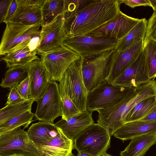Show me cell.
<instances>
[{
    "mask_svg": "<svg viewBox=\"0 0 156 156\" xmlns=\"http://www.w3.org/2000/svg\"><path fill=\"white\" fill-rule=\"evenodd\" d=\"M119 0H89L73 13H65L69 37L86 35L115 18L120 12Z\"/></svg>",
    "mask_w": 156,
    "mask_h": 156,
    "instance_id": "cell-1",
    "label": "cell"
},
{
    "mask_svg": "<svg viewBox=\"0 0 156 156\" xmlns=\"http://www.w3.org/2000/svg\"><path fill=\"white\" fill-rule=\"evenodd\" d=\"M119 54L115 48L83 59V78L88 91L107 80Z\"/></svg>",
    "mask_w": 156,
    "mask_h": 156,
    "instance_id": "cell-2",
    "label": "cell"
},
{
    "mask_svg": "<svg viewBox=\"0 0 156 156\" xmlns=\"http://www.w3.org/2000/svg\"><path fill=\"white\" fill-rule=\"evenodd\" d=\"M5 24L0 45L1 55L28 45H37L39 42L41 25L12 22Z\"/></svg>",
    "mask_w": 156,
    "mask_h": 156,
    "instance_id": "cell-3",
    "label": "cell"
},
{
    "mask_svg": "<svg viewBox=\"0 0 156 156\" xmlns=\"http://www.w3.org/2000/svg\"><path fill=\"white\" fill-rule=\"evenodd\" d=\"M83 61L81 58L74 62L65 72L58 85L61 97H68L81 111L87 110L89 92L83 78Z\"/></svg>",
    "mask_w": 156,
    "mask_h": 156,
    "instance_id": "cell-4",
    "label": "cell"
},
{
    "mask_svg": "<svg viewBox=\"0 0 156 156\" xmlns=\"http://www.w3.org/2000/svg\"><path fill=\"white\" fill-rule=\"evenodd\" d=\"M142 99L138 92L132 88L122 99L114 106L97 111V123L105 129L112 136L125 124V119L129 112Z\"/></svg>",
    "mask_w": 156,
    "mask_h": 156,
    "instance_id": "cell-5",
    "label": "cell"
},
{
    "mask_svg": "<svg viewBox=\"0 0 156 156\" xmlns=\"http://www.w3.org/2000/svg\"><path fill=\"white\" fill-rule=\"evenodd\" d=\"M111 137L105 129L94 123L73 141V149L92 156H102L111 147Z\"/></svg>",
    "mask_w": 156,
    "mask_h": 156,
    "instance_id": "cell-6",
    "label": "cell"
},
{
    "mask_svg": "<svg viewBox=\"0 0 156 156\" xmlns=\"http://www.w3.org/2000/svg\"><path fill=\"white\" fill-rule=\"evenodd\" d=\"M132 88L117 86L107 80L89 91L87 110L92 112L110 108L122 99Z\"/></svg>",
    "mask_w": 156,
    "mask_h": 156,
    "instance_id": "cell-7",
    "label": "cell"
},
{
    "mask_svg": "<svg viewBox=\"0 0 156 156\" xmlns=\"http://www.w3.org/2000/svg\"><path fill=\"white\" fill-rule=\"evenodd\" d=\"M42 156L27 132L20 128L0 135V156Z\"/></svg>",
    "mask_w": 156,
    "mask_h": 156,
    "instance_id": "cell-8",
    "label": "cell"
},
{
    "mask_svg": "<svg viewBox=\"0 0 156 156\" xmlns=\"http://www.w3.org/2000/svg\"><path fill=\"white\" fill-rule=\"evenodd\" d=\"M40 56L49 75L51 81L59 82L70 65L81 58L76 53L63 44Z\"/></svg>",
    "mask_w": 156,
    "mask_h": 156,
    "instance_id": "cell-9",
    "label": "cell"
},
{
    "mask_svg": "<svg viewBox=\"0 0 156 156\" xmlns=\"http://www.w3.org/2000/svg\"><path fill=\"white\" fill-rule=\"evenodd\" d=\"M120 40L86 35L69 37L63 44L76 53L83 59L116 48Z\"/></svg>",
    "mask_w": 156,
    "mask_h": 156,
    "instance_id": "cell-10",
    "label": "cell"
},
{
    "mask_svg": "<svg viewBox=\"0 0 156 156\" xmlns=\"http://www.w3.org/2000/svg\"><path fill=\"white\" fill-rule=\"evenodd\" d=\"M58 84L50 81L43 95L37 101L35 117L40 121L54 124L55 119L62 116L61 97Z\"/></svg>",
    "mask_w": 156,
    "mask_h": 156,
    "instance_id": "cell-11",
    "label": "cell"
},
{
    "mask_svg": "<svg viewBox=\"0 0 156 156\" xmlns=\"http://www.w3.org/2000/svg\"><path fill=\"white\" fill-rule=\"evenodd\" d=\"M140 20L129 16L120 11L115 18L85 35L95 38H112L121 40Z\"/></svg>",
    "mask_w": 156,
    "mask_h": 156,
    "instance_id": "cell-12",
    "label": "cell"
},
{
    "mask_svg": "<svg viewBox=\"0 0 156 156\" xmlns=\"http://www.w3.org/2000/svg\"><path fill=\"white\" fill-rule=\"evenodd\" d=\"M65 13L51 23L41 26L37 49L38 54L40 55L61 45L69 37L65 26Z\"/></svg>",
    "mask_w": 156,
    "mask_h": 156,
    "instance_id": "cell-13",
    "label": "cell"
},
{
    "mask_svg": "<svg viewBox=\"0 0 156 156\" xmlns=\"http://www.w3.org/2000/svg\"><path fill=\"white\" fill-rule=\"evenodd\" d=\"M151 80L143 49L136 60L112 83L122 87L137 88Z\"/></svg>",
    "mask_w": 156,
    "mask_h": 156,
    "instance_id": "cell-14",
    "label": "cell"
},
{
    "mask_svg": "<svg viewBox=\"0 0 156 156\" xmlns=\"http://www.w3.org/2000/svg\"><path fill=\"white\" fill-rule=\"evenodd\" d=\"M31 87L30 99L37 101L43 96L51 81L49 75L41 59L26 66Z\"/></svg>",
    "mask_w": 156,
    "mask_h": 156,
    "instance_id": "cell-15",
    "label": "cell"
},
{
    "mask_svg": "<svg viewBox=\"0 0 156 156\" xmlns=\"http://www.w3.org/2000/svg\"><path fill=\"white\" fill-rule=\"evenodd\" d=\"M94 123L92 112L86 110L66 120L62 119L55 124L67 137L73 141L86 128Z\"/></svg>",
    "mask_w": 156,
    "mask_h": 156,
    "instance_id": "cell-16",
    "label": "cell"
},
{
    "mask_svg": "<svg viewBox=\"0 0 156 156\" xmlns=\"http://www.w3.org/2000/svg\"><path fill=\"white\" fill-rule=\"evenodd\" d=\"M73 141L59 129L57 135L37 146L42 156H68L73 149Z\"/></svg>",
    "mask_w": 156,
    "mask_h": 156,
    "instance_id": "cell-17",
    "label": "cell"
},
{
    "mask_svg": "<svg viewBox=\"0 0 156 156\" xmlns=\"http://www.w3.org/2000/svg\"><path fill=\"white\" fill-rule=\"evenodd\" d=\"M154 133H156V121L138 120L124 124L113 135L124 141Z\"/></svg>",
    "mask_w": 156,
    "mask_h": 156,
    "instance_id": "cell-18",
    "label": "cell"
},
{
    "mask_svg": "<svg viewBox=\"0 0 156 156\" xmlns=\"http://www.w3.org/2000/svg\"><path fill=\"white\" fill-rule=\"evenodd\" d=\"M142 40L119 54L107 80L112 83L137 58L143 49Z\"/></svg>",
    "mask_w": 156,
    "mask_h": 156,
    "instance_id": "cell-19",
    "label": "cell"
},
{
    "mask_svg": "<svg viewBox=\"0 0 156 156\" xmlns=\"http://www.w3.org/2000/svg\"><path fill=\"white\" fill-rule=\"evenodd\" d=\"M37 46L30 45L9 53L1 58L7 68L16 66H26L32 61L40 58L37 55Z\"/></svg>",
    "mask_w": 156,
    "mask_h": 156,
    "instance_id": "cell-20",
    "label": "cell"
},
{
    "mask_svg": "<svg viewBox=\"0 0 156 156\" xmlns=\"http://www.w3.org/2000/svg\"><path fill=\"white\" fill-rule=\"evenodd\" d=\"M18 4L16 11L9 22L26 25H37L42 26L43 21L41 8Z\"/></svg>",
    "mask_w": 156,
    "mask_h": 156,
    "instance_id": "cell-21",
    "label": "cell"
},
{
    "mask_svg": "<svg viewBox=\"0 0 156 156\" xmlns=\"http://www.w3.org/2000/svg\"><path fill=\"white\" fill-rule=\"evenodd\" d=\"M59 130L54 123L39 121L32 124L27 132L30 140L37 146L55 137Z\"/></svg>",
    "mask_w": 156,
    "mask_h": 156,
    "instance_id": "cell-22",
    "label": "cell"
},
{
    "mask_svg": "<svg viewBox=\"0 0 156 156\" xmlns=\"http://www.w3.org/2000/svg\"><path fill=\"white\" fill-rule=\"evenodd\" d=\"M156 144V133L135 137L125 149L120 152L121 156H144L150 148Z\"/></svg>",
    "mask_w": 156,
    "mask_h": 156,
    "instance_id": "cell-23",
    "label": "cell"
},
{
    "mask_svg": "<svg viewBox=\"0 0 156 156\" xmlns=\"http://www.w3.org/2000/svg\"><path fill=\"white\" fill-rule=\"evenodd\" d=\"M147 22V20L145 18L141 19L129 33L119 41L116 48L119 54L144 39Z\"/></svg>",
    "mask_w": 156,
    "mask_h": 156,
    "instance_id": "cell-24",
    "label": "cell"
},
{
    "mask_svg": "<svg viewBox=\"0 0 156 156\" xmlns=\"http://www.w3.org/2000/svg\"><path fill=\"white\" fill-rule=\"evenodd\" d=\"M41 8L43 25L51 23L66 12V0H45Z\"/></svg>",
    "mask_w": 156,
    "mask_h": 156,
    "instance_id": "cell-25",
    "label": "cell"
},
{
    "mask_svg": "<svg viewBox=\"0 0 156 156\" xmlns=\"http://www.w3.org/2000/svg\"><path fill=\"white\" fill-rule=\"evenodd\" d=\"M156 104V96L146 98L136 105L126 115L125 124L140 120L145 116Z\"/></svg>",
    "mask_w": 156,
    "mask_h": 156,
    "instance_id": "cell-26",
    "label": "cell"
},
{
    "mask_svg": "<svg viewBox=\"0 0 156 156\" xmlns=\"http://www.w3.org/2000/svg\"><path fill=\"white\" fill-rule=\"evenodd\" d=\"M34 102L32 99L10 105H6L0 110V126L12 118L29 110Z\"/></svg>",
    "mask_w": 156,
    "mask_h": 156,
    "instance_id": "cell-27",
    "label": "cell"
},
{
    "mask_svg": "<svg viewBox=\"0 0 156 156\" xmlns=\"http://www.w3.org/2000/svg\"><path fill=\"white\" fill-rule=\"evenodd\" d=\"M28 76L26 66H16L9 68L2 78L0 85L3 88H11L19 84Z\"/></svg>",
    "mask_w": 156,
    "mask_h": 156,
    "instance_id": "cell-28",
    "label": "cell"
},
{
    "mask_svg": "<svg viewBox=\"0 0 156 156\" xmlns=\"http://www.w3.org/2000/svg\"><path fill=\"white\" fill-rule=\"evenodd\" d=\"M34 113L29 110L14 117L0 126V135L24 126L27 127L32 122Z\"/></svg>",
    "mask_w": 156,
    "mask_h": 156,
    "instance_id": "cell-29",
    "label": "cell"
},
{
    "mask_svg": "<svg viewBox=\"0 0 156 156\" xmlns=\"http://www.w3.org/2000/svg\"><path fill=\"white\" fill-rule=\"evenodd\" d=\"M143 51L147 66L148 74L151 80L156 77V41L145 37Z\"/></svg>",
    "mask_w": 156,
    "mask_h": 156,
    "instance_id": "cell-30",
    "label": "cell"
},
{
    "mask_svg": "<svg viewBox=\"0 0 156 156\" xmlns=\"http://www.w3.org/2000/svg\"><path fill=\"white\" fill-rule=\"evenodd\" d=\"M61 97L62 119L66 120L81 112L72 101L66 96Z\"/></svg>",
    "mask_w": 156,
    "mask_h": 156,
    "instance_id": "cell-31",
    "label": "cell"
},
{
    "mask_svg": "<svg viewBox=\"0 0 156 156\" xmlns=\"http://www.w3.org/2000/svg\"><path fill=\"white\" fill-rule=\"evenodd\" d=\"M18 84H16L10 88L5 105L14 104L26 101L22 97L18 91Z\"/></svg>",
    "mask_w": 156,
    "mask_h": 156,
    "instance_id": "cell-32",
    "label": "cell"
},
{
    "mask_svg": "<svg viewBox=\"0 0 156 156\" xmlns=\"http://www.w3.org/2000/svg\"><path fill=\"white\" fill-rule=\"evenodd\" d=\"M145 37L156 41V12H154L147 21Z\"/></svg>",
    "mask_w": 156,
    "mask_h": 156,
    "instance_id": "cell-33",
    "label": "cell"
},
{
    "mask_svg": "<svg viewBox=\"0 0 156 156\" xmlns=\"http://www.w3.org/2000/svg\"><path fill=\"white\" fill-rule=\"evenodd\" d=\"M17 89L20 94L25 100L30 99L31 95V87L29 77L19 83L17 86Z\"/></svg>",
    "mask_w": 156,
    "mask_h": 156,
    "instance_id": "cell-34",
    "label": "cell"
},
{
    "mask_svg": "<svg viewBox=\"0 0 156 156\" xmlns=\"http://www.w3.org/2000/svg\"><path fill=\"white\" fill-rule=\"evenodd\" d=\"M119 2L121 4L124 3L132 8L141 6L151 7L149 0H119Z\"/></svg>",
    "mask_w": 156,
    "mask_h": 156,
    "instance_id": "cell-35",
    "label": "cell"
},
{
    "mask_svg": "<svg viewBox=\"0 0 156 156\" xmlns=\"http://www.w3.org/2000/svg\"><path fill=\"white\" fill-rule=\"evenodd\" d=\"M12 0H1L0 2V22L3 23Z\"/></svg>",
    "mask_w": 156,
    "mask_h": 156,
    "instance_id": "cell-36",
    "label": "cell"
},
{
    "mask_svg": "<svg viewBox=\"0 0 156 156\" xmlns=\"http://www.w3.org/2000/svg\"><path fill=\"white\" fill-rule=\"evenodd\" d=\"M18 5L17 0H12L3 23H6L10 21L16 11Z\"/></svg>",
    "mask_w": 156,
    "mask_h": 156,
    "instance_id": "cell-37",
    "label": "cell"
},
{
    "mask_svg": "<svg viewBox=\"0 0 156 156\" xmlns=\"http://www.w3.org/2000/svg\"><path fill=\"white\" fill-rule=\"evenodd\" d=\"M45 0H17L19 4L37 6L41 8Z\"/></svg>",
    "mask_w": 156,
    "mask_h": 156,
    "instance_id": "cell-38",
    "label": "cell"
},
{
    "mask_svg": "<svg viewBox=\"0 0 156 156\" xmlns=\"http://www.w3.org/2000/svg\"><path fill=\"white\" fill-rule=\"evenodd\" d=\"M140 120L147 121H156V104L145 116Z\"/></svg>",
    "mask_w": 156,
    "mask_h": 156,
    "instance_id": "cell-39",
    "label": "cell"
},
{
    "mask_svg": "<svg viewBox=\"0 0 156 156\" xmlns=\"http://www.w3.org/2000/svg\"><path fill=\"white\" fill-rule=\"evenodd\" d=\"M151 7L154 12H156V0H149Z\"/></svg>",
    "mask_w": 156,
    "mask_h": 156,
    "instance_id": "cell-40",
    "label": "cell"
},
{
    "mask_svg": "<svg viewBox=\"0 0 156 156\" xmlns=\"http://www.w3.org/2000/svg\"><path fill=\"white\" fill-rule=\"evenodd\" d=\"M76 156H92L89 154L80 152H78Z\"/></svg>",
    "mask_w": 156,
    "mask_h": 156,
    "instance_id": "cell-41",
    "label": "cell"
},
{
    "mask_svg": "<svg viewBox=\"0 0 156 156\" xmlns=\"http://www.w3.org/2000/svg\"><path fill=\"white\" fill-rule=\"evenodd\" d=\"M102 156H112L110 154H108L106 153L105 154H103Z\"/></svg>",
    "mask_w": 156,
    "mask_h": 156,
    "instance_id": "cell-42",
    "label": "cell"
},
{
    "mask_svg": "<svg viewBox=\"0 0 156 156\" xmlns=\"http://www.w3.org/2000/svg\"><path fill=\"white\" fill-rule=\"evenodd\" d=\"M68 156H76L74 154H73L72 153Z\"/></svg>",
    "mask_w": 156,
    "mask_h": 156,
    "instance_id": "cell-43",
    "label": "cell"
},
{
    "mask_svg": "<svg viewBox=\"0 0 156 156\" xmlns=\"http://www.w3.org/2000/svg\"><path fill=\"white\" fill-rule=\"evenodd\" d=\"M21 156L14 155V156Z\"/></svg>",
    "mask_w": 156,
    "mask_h": 156,
    "instance_id": "cell-44",
    "label": "cell"
}]
</instances>
